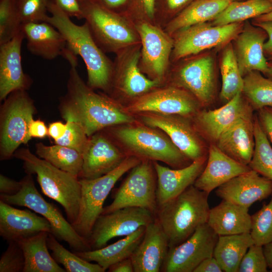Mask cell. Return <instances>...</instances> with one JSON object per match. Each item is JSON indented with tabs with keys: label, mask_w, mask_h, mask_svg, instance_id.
I'll return each instance as SVG.
<instances>
[{
	"label": "cell",
	"mask_w": 272,
	"mask_h": 272,
	"mask_svg": "<svg viewBox=\"0 0 272 272\" xmlns=\"http://www.w3.org/2000/svg\"><path fill=\"white\" fill-rule=\"evenodd\" d=\"M220 68L222 80L220 97L223 102L227 103L242 92L243 85V78L231 42L225 45L223 50Z\"/></svg>",
	"instance_id": "obj_37"
},
{
	"label": "cell",
	"mask_w": 272,
	"mask_h": 272,
	"mask_svg": "<svg viewBox=\"0 0 272 272\" xmlns=\"http://www.w3.org/2000/svg\"><path fill=\"white\" fill-rule=\"evenodd\" d=\"M216 194L222 199L249 208L271 196L272 182L251 169L220 186Z\"/></svg>",
	"instance_id": "obj_22"
},
{
	"label": "cell",
	"mask_w": 272,
	"mask_h": 272,
	"mask_svg": "<svg viewBox=\"0 0 272 272\" xmlns=\"http://www.w3.org/2000/svg\"><path fill=\"white\" fill-rule=\"evenodd\" d=\"M68 16L78 19H83L80 3L78 0H49Z\"/></svg>",
	"instance_id": "obj_49"
},
{
	"label": "cell",
	"mask_w": 272,
	"mask_h": 272,
	"mask_svg": "<svg viewBox=\"0 0 272 272\" xmlns=\"http://www.w3.org/2000/svg\"><path fill=\"white\" fill-rule=\"evenodd\" d=\"M268 35L263 29L248 22L236 36L232 44L241 76L244 77L253 71L264 74L267 60L263 52V45Z\"/></svg>",
	"instance_id": "obj_23"
},
{
	"label": "cell",
	"mask_w": 272,
	"mask_h": 272,
	"mask_svg": "<svg viewBox=\"0 0 272 272\" xmlns=\"http://www.w3.org/2000/svg\"><path fill=\"white\" fill-rule=\"evenodd\" d=\"M232 1H235V0H232Z\"/></svg>",
	"instance_id": "obj_63"
},
{
	"label": "cell",
	"mask_w": 272,
	"mask_h": 272,
	"mask_svg": "<svg viewBox=\"0 0 272 272\" xmlns=\"http://www.w3.org/2000/svg\"><path fill=\"white\" fill-rule=\"evenodd\" d=\"M145 229L146 226H142L124 238L99 249L74 252L86 261L96 262L106 270L112 264L130 257L142 241Z\"/></svg>",
	"instance_id": "obj_32"
},
{
	"label": "cell",
	"mask_w": 272,
	"mask_h": 272,
	"mask_svg": "<svg viewBox=\"0 0 272 272\" xmlns=\"http://www.w3.org/2000/svg\"><path fill=\"white\" fill-rule=\"evenodd\" d=\"M252 24L265 31L268 35V39L263 45V52L267 61H272V21H255Z\"/></svg>",
	"instance_id": "obj_51"
},
{
	"label": "cell",
	"mask_w": 272,
	"mask_h": 272,
	"mask_svg": "<svg viewBox=\"0 0 272 272\" xmlns=\"http://www.w3.org/2000/svg\"><path fill=\"white\" fill-rule=\"evenodd\" d=\"M14 157L23 162L25 172L35 174L43 193L64 209L72 225L77 221L81 200L79 178L34 155L28 149H17Z\"/></svg>",
	"instance_id": "obj_5"
},
{
	"label": "cell",
	"mask_w": 272,
	"mask_h": 272,
	"mask_svg": "<svg viewBox=\"0 0 272 272\" xmlns=\"http://www.w3.org/2000/svg\"><path fill=\"white\" fill-rule=\"evenodd\" d=\"M253 21L260 22L272 21V11L268 13L254 18Z\"/></svg>",
	"instance_id": "obj_59"
},
{
	"label": "cell",
	"mask_w": 272,
	"mask_h": 272,
	"mask_svg": "<svg viewBox=\"0 0 272 272\" xmlns=\"http://www.w3.org/2000/svg\"><path fill=\"white\" fill-rule=\"evenodd\" d=\"M49 233L41 232L17 242L25 257L23 272H65L48 251L47 237Z\"/></svg>",
	"instance_id": "obj_33"
},
{
	"label": "cell",
	"mask_w": 272,
	"mask_h": 272,
	"mask_svg": "<svg viewBox=\"0 0 272 272\" xmlns=\"http://www.w3.org/2000/svg\"><path fill=\"white\" fill-rule=\"evenodd\" d=\"M107 128L108 135L125 149L127 156L141 160L162 162L175 169L192 162L165 133L158 128L137 121Z\"/></svg>",
	"instance_id": "obj_3"
},
{
	"label": "cell",
	"mask_w": 272,
	"mask_h": 272,
	"mask_svg": "<svg viewBox=\"0 0 272 272\" xmlns=\"http://www.w3.org/2000/svg\"><path fill=\"white\" fill-rule=\"evenodd\" d=\"M193 0H161L156 9L155 24L164 28L166 24Z\"/></svg>",
	"instance_id": "obj_48"
},
{
	"label": "cell",
	"mask_w": 272,
	"mask_h": 272,
	"mask_svg": "<svg viewBox=\"0 0 272 272\" xmlns=\"http://www.w3.org/2000/svg\"><path fill=\"white\" fill-rule=\"evenodd\" d=\"M232 0H193L163 28L170 36L191 26L213 20Z\"/></svg>",
	"instance_id": "obj_31"
},
{
	"label": "cell",
	"mask_w": 272,
	"mask_h": 272,
	"mask_svg": "<svg viewBox=\"0 0 272 272\" xmlns=\"http://www.w3.org/2000/svg\"><path fill=\"white\" fill-rule=\"evenodd\" d=\"M266 1H269V2H271V3H272V0H266Z\"/></svg>",
	"instance_id": "obj_62"
},
{
	"label": "cell",
	"mask_w": 272,
	"mask_h": 272,
	"mask_svg": "<svg viewBox=\"0 0 272 272\" xmlns=\"http://www.w3.org/2000/svg\"><path fill=\"white\" fill-rule=\"evenodd\" d=\"M250 234L255 244L263 246L272 241V194L269 202L251 216Z\"/></svg>",
	"instance_id": "obj_42"
},
{
	"label": "cell",
	"mask_w": 272,
	"mask_h": 272,
	"mask_svg": "<svg viewBox=\"0 0 272 272\" xmlns=\"http://www.w3.org/2000/svg\"><path fill=\"white\" fill-rule=\"evenodd\" d=\"M223 271L220 264L213 256L204 259L193 271V272Z\"/></svg>",
	"instance_id": "obj_54"
},
{
	"label": "cell",
	"mask_w": 272,
	"mask_h": 272,
	"mask_svg": "<svg viewBox=\"0 0 272 272\" xmlns=\"http://www.w3.org/2000/svg\"><path fill=\"white\" fill-rule=\"evenodd\" d=\"M21 31L27 41V48L33 54L46 60L58 56L64 57L69 50L61 33L46 22L22 24Z\"/></svg>",
	"instance_id": "obj_28"
},
{
	"label": "cell",
	"mask_w": 272,
	"mask_h": 272,
	"mask_svg": "<svg viewBox=\"0 0 272 272\" xmlns=\"http://www.w3.org/2000/svg\"><path fill=\"white\" fill-rule=\"evenodd\" d=\"M71 66L67 92L60 99L58 106L60 115L66 121L80 124L89 137L110 127L137 121L118 100L95 92L81 78L77 66Z\"/></svg>",
	"instance_id": "obj_1"
},
{
	"label": "cell",
	"mask_w": 272,
	"mask_h": 272,
	"mask_svg": "<svg viewBox=\"0 0 272 272\" xmlns=\"http://www.w3.org/2000/svg\"><path fill=\"white\" fill-rule=\"evenodd\" d=\"M79 3L83 19L104 52L116 54L141 43L134 22L126 16L109 10L97 0Z\"/></svg>",
	"instance_id": "obj_6"
},
{
	"label": "cell",
	"mask_w": 272,
	"mask_h": 272,
	"mask_svg": "<svg viewBox=\"0 0 272 272\" xmlns=\"http://www.w3.org/2000/svg\"><path fill=\"white\" fill-rule=\"evenodd\" d=\"M67 128L66 123L60 121L50 123L48 127V135L54 141L61 138L65 133Z\"/></svg>",
	"instance_id": "obj_56"
},
{
	"label": "cell",
	"mask_w": 272,
	"mask_h": 272,
	"mask_svg": "<svg viewBox=\"0 0 272 272\" xmlns=\"http://www.w3.org/2000/svg\"><path fill=\"white\" fill-rule=\"evenodd\" d=\"M45 22L58 30L64 37L68 47L84 60L87 72V85L92 89L109 93L113 72L112 61L98 45L85 21L75 24L70 17L49 1Z\"/></svg>",
	"instance_id": "obj_2"
},
{
	"label": "cell",
	"mask_w": 272,
	"mask_h": 272,
	"mask_svg": "<svg viewBox=\"0 0 272 272\" xmlns=\"http://www.w3.org/2000/svg\"><path fill=\"white\" fill-rule=\"evenodd\" d=\"M208 156L192 161L181 168H170L153 162L157 176L156 197L158 206L174 198L190 186L201 173Z\"/></svg>",
	"instance_id": "obj_24"
},
{
	"label": "cell",
	"mask_w": 272,
	"mask_h": 272,
	"mask_svg": "<svg viewBox=\"0 0 272 272\" xmlns=\"http://www.w3.org/2000/svg\"><path fill=\"white\" fill-rule=\"evenodd\" d=\"M253 111L241 92L220 108L208 110L201 109L191 120L206 142L215 144L224 131L240 118L253 115Z\"/></svg>",
	"instance_id": "obj_19"
},
{
	"label": "cell",
	"mask_w": 272,
	"mask_h": 272,
	"mask_svg": "<svg viewBox=\"0 0 272 272\" xmlns=\"http://www.w3.org/2000/svg\"><path fill=\"white\" fill-rule=\"evenodd\" d=\"M267 268L263 247L254 244L243 256L238 272H267Z\"/></svg>",
	"instance_id": "obj_46"
},
{
	"label": "cell",
	"mask_w": 272,
	"mask_h": 272,
	"mask_svg": "<svg viewBox=\"0 0 272 272\" xmlns=\"http://www.w3.org/2000/svg\"><path fill=\"white\" fill-rule=\"evenodd\" d=\"M215 144L236 161L248 165L255 146L253 115L237 120L221 134Z\"/></svg>",
	"instance_id": "obj_29"
},
{
	"label": "cell",
	"mask_w": 272,
	"mask_h": 272,
	"mask_svg": "<svg viewBox=\"0 0 272 272\" xmlns=\"http://www.w3.org/2000/svg\"><path fill=\"white\" fill-rule=\"evenodd\" d=\"M218 237L207 223L199 226L184 241L169 248L161 271L193 272L204 259L213 256Z\"/></svg>",
	"instance_id": "obj_18"
},
{
	"label": "cell",
	"mask_w": 272,
	"mask_h": 272,
	"mask_svg": "<svg viewBox=\"0 0 272 272\" xmlns=\"http://www.w3.org/2000/svg\"><path fill=\"white\" fill-rule=\"evenodd\" d=\"M250 170L248 165L242 164L224 153L216 144H210L206 166L193 185L209 194L234 177Z\"/></svg>",
	"instance_id": "obj_26"
},
{
	"label": "cell",
	"mask_w": 272,
	"mask_h": 272,
	"mask_svg": "<svg viewBox=\"0 0 272 272\" xmlns=\"http://www.w3.org/2000/svg\"><path fill=\"white\" fill-rule=\"evenodd\" d=\"M263 75L266 78L272 80V61H267V70Z\"/></svg>",
	"instance_id": "obj_60"
},
{
	"label": "cell",
	"mask_w": 272,
	"mask_h": 272,
	"mask_svg": "<svg viewBox=\"0 0 272 272\" xmlns=\"http://www.w3.org/2000/svg\"><path fill=\"white\" fill-rule=\"evenodd\" d=\"M155 219L150 211L138 207H126L101 214L87 239L91 250L105 246L113 238L130 235Z\"/></svg>",
	"instance_id": "obj_17"
},
{
	"label": "cell",
	"mask_w": 272,
	"mask_h": 272,
	"mask_svg": "<svg viewBox=\"0 0 272 272\" xmlns=\"http://www.w3.org/2000/svg\"><path fill=\"white\" fill-rule=\"evenodd\" d=\"M44 231L52 233L51 226L45 218L0 200V235L3 238L17 241Z\"/></svg>",
	"instance_id": "obj_25"
},
{
	"label": "cell",
	"mask_w": 272,
	"mask_h": 272,
	"mask_svg": "<svg viewBox=\"0 0 272 272\" xmlns=\"http://www.w3.org/2000/svg\"><path fill=\"white\" fill-rule=\"evenodd\" d=\"M21 27L17 0H0V44L13 38Z\"/></svg>",
	"instance_id": "obj_41"
},
{
	"label": "cell",
	"mask_w": 272,
	"mask_h": 272,
	"mask_svg": "<svg viewBox=\"0 0 272 272\" xmlns=\"http://www.w3.org/2000/svg\"><path fill=\"white\" fill-rule=\"evenodd\" d=\"M132 114L154 112L175 114L192 118L202 108L198 100L187 90L165 84L131 100L124 107Z\"/></svg>",
	"instance_id": "obj_14"
},
{
	"label": "cell",
	"mask_w": 272,
	"mask_h": 272,
	"mask_svg": "<svg viewBox=\"0 0 272 272\" xmlns=\"http://www.w3.org/2000/svg\"><path fill=\"white\" fill-rule=\"evenodd\" d=\"M0 112V158L10 159L18 148L31 139L29 125L36 113L26 90L12 92L4 100Z\"/></svg>",
	"instance_id": "obj_7"
},
{
	"label": "cell",
	"mask_w": 272,
	"mask_h": 272,
	"mask_svg": "<svg viewBox=\"0 0 272 272\" xmlns=\"http://www.w3.org/2000/svg\"><path fill=\"white\" fill-rule=\"evenodd\" d=\"M272 11V3L266 0L232 1L213 20L212 24L222 26L242 23L255 18Z\"/></svg>",
	"instance_id": "obj_35"
},
{
	"label": "cell",
	"mask_w": 272,
	"mask_h": 272,
	"mask_svg": "<svg viewBox=\"0 0 272 272\" xmlns=\"http://www.w3.org/2000/svg\"><path fill=\"white\" fill-rule=\"evenodd\" d=\"M209 194L192 185L181 193L158 206L155 219L167 236L169 248L189 238L200 225L207 223Z\"/></svg>",
	"instance_id": "obj_4"
},
{
	"label": "cell",
	"mask_w": 272,
	"mask_h": 272,
	"mask_svg": "<svg viewBox=\"0 0 272 272\" xmlns=\"http://www.w3.org/2000/svg\"><path fill=\"white\" fill-rule=\"evenodd\" d=\"M36 153L38 157L79 178L83 164V155L77 150L56 144L46 146L38 143L36 145Z\"/></svg>",
	"instance_id": "obj_36"
},
{
	"label": "cell",
	"mask_w": 272,
	"mask_h": 272,
	"mask_svg": "<svg viewBox=\"0 0 272 272\" xmlns=\"http://www.w3.org/2000/svg\"><path fill=\"white\" fill-rule=\"evenodd\" d=\"M244 24L242 22L215 26L207 22L177 32L172 36L173 47L171 63L208 49L225 46L242 31Z\"/></svg>",
	"instance_id": "obj_13"
},
{
	"label": "cell",
	"mask_w": 272,
	"mask_h": 272,
	"mask_svg": "<svg viewBox=\"0 0 272 272\" xmlns=\"http://www.w3.org/2000/svg\"><path fill=\"white\" fill-rule=\"evenodd\" d=\"M29 133L31 138L42 139L48 135V127L40 119H33L29 125Z\"/></svg>",
	"instance_id": "obj_55"
},
{
	"label": "cell",
	"mask_w": 272,
	"mask_h": 272,
	"mask_svg": "<svg viewBox=\"0 0 272 272\" xmlns=\"http://www.w3.org/2000/svg\"><path fill=\"white\" fill-rule=\"evenodd\" d=\"M49 233L47 237V246L51 251V256L58 263L61 264L67 272H104L105 270L98 263L86 261L76 253L65 249Z\"/></svg>",
	"instance_id": "obj_39"
},
{
	"label": "cell",
	"mask_w": 272,
	"mask_h": 272,
	"mask_svg": "<svg viewBox=\"0 0 272 272\" xmlns=\"http://www.w3.org/2000/svg\"><path fill=\"white\" fill-rule=\"evenodd\" d=\"M24 36L21 31L9 41L0 44V100L12 92L27 90L32 84L23 70L21 46Z\"/></svg>",
	"instance_id": "obj_21"
},
{
	"label": "cell",
	"mask_w": 272,
	"mask_h": 272,
	"mask_svg": "<svg viewBox=\"0 0 272 272\" xmlns=\"http://www.w3.org/2000/svg\"><path fill=\"white\" fill-rule=\"evenodd\" d=\"M24 266L25 257L19 244L16 241L9 242L0 258V272H23Z\"/></svg>",
	"instance_id": "obj_44"
},
{
	"label": "cell",
	"mask_w": 272,
	"mask_h": 272,
	"mask_svg": "<svg viewBox=\"0 0 272 272\" xmlns=\"http://www.w3.org/2000/svg\"><path fill=\"white\" fill-rule=\"evenodd\" d=\"M262 247L267 267L272 271V241Z\"/></svg>",
	"instance_id": "obj_58"
},
{
	"label": "cell",
	"mask_w": 272,
	"mask_h": 272,
	"mask_svg": "<svg viewBox=\"0 0 272 272\" xmlns=\"http://www.w3.org/2000/svg\"><path fill=\"white\" fill-rule=\"evenodd\" d=\"M134 23L141 40L140 70L148 78L163 85L171 65L173 38L155 24L147 21Z\"/></svg>",
	"instance_id": "obj_12"
},
{
	"label": "cell",
	"mask_w": 272,
	"mask_h": 272,
	"mask_svg": "<svg viewBox=\"0 0 272 272\" xmlns=\"http://www.w3.org/2000/svg\"><path fill=\"white\" fill-rule=\"evenodd\" d=\"M254 149L248 166L272 182V147L257 116H254Z\"/></svg>",
	"instance_id": "obj_40"
},
{
	"label": "cell",
	"mask_w": 272,
	"mask_h": 272,
	"mask_svg": "<svg viewBox=\"0 0 272 272\" xmlns=\"http://www.w3.org/2000/svg\"><path fill=\"white\" fill-rule=\"evenodd\" d=\"M157 176L153 162L142 160L132 168L115 191L111 204L103 208L105 214L126 207L147 209L155 215Z\"/></svg>",
	"instance_id": "obj_11"
},
{
	"label": "cell",
	"mask_w": 272,
	"mask_h": 272,
	"mask_svg": "<svg viewBox=\"0 0 272 272\" xmlns=\"http://www.w3.org/2000/svg\"><path fill=\"white\" fill-rule=\"evenodd\" d=\"M168 249L167 236L155 219L146 226L144 237L130 256L134 272L161 271Z\"/></svg>",
	"instance_id": "obj_27"
},
{
	"label": "cell",
	"mask_w": 272,
	"mask_h": 272,
	"mask_svg": "<svg viewBox=\"0 0 272 272\" xmlns=\"http://www.w3.org/2000/svg\"><path fill=\"white\" fill-rule=\"evenodd\" d=\"M257 111V117L268 139L272 143V107H265Z\"/></svg>",
	"instance_id": "obj_50"
},
{
	"label": "cell",
	"mask_w": 272,
	"mask_h": 272,
	"mask_svg": "<svg viewBox=\"0 0 272 272\" xmlns=\"http://www.w3.org/2000/svg\"><path fill=\"white\" fill-rule=\"evenodd\" d=\"M165 84L182 88L190 93L202 107L211 105L216 94L215 64L213 56L198 53L174 62Z\"/></svg>",
	"instance_id": "obj_10"
},
{
	"label": "cell",
	"mask_w": 272,
	"mask_h": 272,
	"mask_svg": "<svg viewBox=\"0 0 272 272\" xmlns=\"http://www.w3.org/2000/svg\"><path fill=\"white\" fill-rule=\"evenodd\" d=\"M49 0H17V8L22 24L45 22L48 17Z\"/></svg>",
	"instance_id": "obj_43"
},
{
	"label": "cell",
	"mask_w": 272,
	"mask_h": 272,
	"mask_svg": "<svg viewBox=\"0 0 272 272\" xmlns=\"http://www.w3.org/2000/svg\"><path fill=\"white\" fill-rule=\"evenodd\" d=\"M242 94L253 110L272 107V80L253 71L243 77Z\"/></svg>",
	"instance_id": "obj_38"
},
{
	"label": "cell",
	"mask_w": 272,
	"mask_h": 272,
	"mask_svg": "<svg viewBox=\"0 0 272 272\" xmlns=\"http://www.w3.org/2000/svg\"><path fill=\"white\" fill-rule=\"evenodd\" d=\"M20 190L13 195L0 194L1 200L11 205L25 207L40 214L50 224L52 234L68 243L75 252L91 250L86 239L80 235L59 211L47 202L37 190L32 174L22 180Z\"/></svg>",
	"instance_id": "obj_8"
},
{
	"label": "cell",
	"mask_w": 272,
	"mask_h": 272,
	"mask_svg": "<svg viewBox=\"0 0 272 272\" xmlns=\"http://www.w3.org/2000/svg\"><path fill=\"white\" fill-rule=\"evenodd\" d=\"M250 232L219 236L213 256L225 272H238L240 263L248 250L254 244Z\"/></svg>",
	"instance_id": "obj_34"
},
{
	"label": "cell",
	"mask_w": 272,
	"mask_h": 272,
	"mask_svg": "<svg viewBox=\"0 0 272 272\" xmlns=\"http://www.w3.org/2000/svg\"><path fill=\"white\" fill-rule=\"evenodd\" d=\"M66 123L67 128L65 133L61 138L54 141L55 144L72 148L83 155L89 137L79 123L70 121H66Z\"/></svg>",
	"instance_id": "obj_45"
},
{
	"label": "cell",
	"mask_w": 272,
	"mask_h": 272,
	"mask_svg": "<svg viewBox=\"0 0 272 272\" xmlns=\"http://www.w3.org/2000/svg\"><path fill=\"white\" fill-rule=\"evenodd\" d=\"M127 157L107 134L99 131L89 137L83 153L79 179H94L117 168Z\"/></svg>",
	"instance_id": "obj_20"
},
{
	"label": "cell",
	"mask_w": 272,
	"mask_h": 272,
	"mask_svg": "<svg viewBox=\"0 0 272 272\" xmlns=\"http://www.w3.org/2000/svg\"><path fill=\"white\" fill-rule=\"evenodd\" d=\"M101 5L115 12L125 14L131 0H97Z\"/></svg>",
	"instance_id": "obj_53"
},
{
	"label": "cell",
	"mask_w": 272,
	"mask_h": 272,
	"mask_svg": "<svg viewBox=\"0 0 272 272\" xmlns=\"http://www.w3.org/2000/svg\"><path fill=\"white\" fill-rule=\"evenodd\" d=\"M141 43L117 53L113 61V72L109 93L114 99L125 98L130 101L162 86L148 78L139 66Z\"/></svg>",
	"instance_id": "obj_15"
},
{
	"label": "cell",
	"mask_w": 272,
	"mask_h": 272,
	"mask_svg": "<svg viewBox=\"0 0 272 272\" xmlns=\"http://www.w3.org/2000/svg\"><path fill=\"white\" fill-rule=\"evenodd\" d=\"M143 124L160 129L191 161L207 156L206 142L195 129L191 119L179 115L144 112L137 114Z\"/></svg>",
	"instance_id": "obj_16"
},
{
	"label": "cell",
	"mask_w": 272,
	"mask_h": 272,
	"mask_svg": "<svg viewBox=\"0 0 272 272\" xmlns=\"http://www.w3.org/2000/svg\"><path fill=\"white\" fill-rule=\"evenodd\" d=\"M108 270L109 272H134L130 257L124 259L112 264Z\"/></svg>",
	"instance_id": "obj_57"
},
{
	"label": "cell",
	"mask_w": 272,
	"mask_h": 272,
	"mask_svg": "<svg viewBox=\"0 0 272 272\" xmlns=\"http://www.w3.org/2000/svg\"><path fill=\"white\" fill-rule=\"evenodd\" d=\"M157 0H131L125 14L134 22L147 21L155 24Z\"/></svg>",
	"instance_id": "obj_47"
},
{
	"label": "cell",
	"mask_w": 272,
	"mask_h": 272,
	"mask_svg": "<svg viewBox=\"0 0 272 272\" xmlns=\"http://www.w3.org/2000/svg\"><path fill=\"white\" fill-rule=\"evenodd\" d=\"M79 2H84V1H94V0H78Z\"/></svg>",
	"instance_id": "obj_61"
},
{
	"label": "cell",
	"mask_w": 272,
	"mask_h": 272,
	"mask_svg": "<svg viewBox=\"0 0 272 272\" xmlns=\"http://www.w3.org/2000/svg\"><path fill=\"white\" fill-rule=\"evenodd\" d=\"M141 161L136 157L127 156L117 168L107 174L94 179H79L81 187L79 214L73 226L80 235L87 240L115 183Z\"/></svg>",
	"instance_id": "obj_9"
},
{
	"label": "cell",
	"mask_w": 272,
	"mask_h": 272,
	"mask_svg": "<svg viewBox=\"0 0 272 272\" xmlns=\"http://www.w3.org/2000/svg\"><path fill=\"white\" fill-rule=\"evenodd\" d=\"M249 208L222 199L210 209L207 224L218 236L250 232L251 217Z\"/></svg>",
	"instance_id": "obj_30"
},
{
	"label": "cell",
	"mask_w": 272,
	"mask_h": 272,
	"mask_svg": "<svg viewBox=\"0 0 272 272\" xmlns=\"http://www.w3.org/2000/svg\"><path fill=\"white\" fill-rule=\"evenodd\" d=\"M22 187V181H17L4 175L0 174V194L13 195Z\"/></svg>",
	"instance_id": "obj_52"
}]
</instances>
